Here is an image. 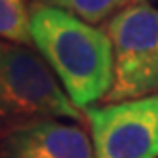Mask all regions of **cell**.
Masks as SVG:
<instances>
[{
	"instance_id": "obj_1",
	"label": "cell",
	"mask_w": 158,
	"mask_h": 158,
	"mask_svg": "<svg viewBox=\"0 0 158 158\" xmlns=\"http://www.w3.org/2000/svg\"><path fill=\"white\" fill-rule=\"evenodd\" d=\"M31 29L35 48L78 109L84 110L107 97L114 78V55L105 29L36 2L31 8Z\"/></svg>"
},
{
	"instance_id": "obj_2",
	"label": "cell",
	"mask_w": 158,
	"mask_h": 158,
	"mask_svg": "<svg viewBox=\"0 0 158 158\" xmlns=\"http://www.w3.org/2000/svg\"><path fill=\"white\" fill-rule=\"evenodd\" d=\"M0 109L10 126L42 118L86 122L48 61L32 46L8 40L0 46Z\"/></svg>"
},
{
	"instance_id": "obj_3",
	"label": "cell",
	"mask_w": 158,
	"mask_h": 158,
	"mask_svg": "<svg viewBox=\"0 0 158 158\" xmlns=\"http://www.w3.org/2000/svg\"><path fill=\"white\" fill-rule=\"evenodd\" d=\"M105 32L112 44L114 78L103 101L158 94V8L149 0L135 2L112 15Z\"/></svg>"
},
{
	"instance_id": "obj_4",
	"label": "cell",
	"mask_w": 158,
	"mask_h": 158,
	"mask_svg": "<svg viewBox=\"0 0 158 158\" xmlns=\"http://www.w3.org/2000/svg\"><path fill=\"white\" fill-rule=\"evenodd\" d=\"M94 158H158V94L84 109Z\"/></svg>"
},
{
	"instance_id": "obj_5",
	"label": "cell",
	"mask_w": 158,
	"mask_h": 158,
	"mask_svg": "<svg viewBox=\"0 0 158 158\" xmlns=\"http://www.w3.org/2000/svg\"><path fill=\"white\" fill-rule=\"evenodd\" d=\"M2 158H94V143L78 122L29 120L4 131Z\"/></svg>"
},
{
	"instance_id": "obj_6",
	"label": "cell",
	"mask_w": 158,
	"mask_h": 158,
	"mask_svg": "<svg viewBox=\"0 0 158 158\" xmlns=\"http://www.w3.org/2000/svg\"><path fill=\"white\" fill-rule=\"evenodd\" d=\"M29 0H0V35L4 40L35 46Z\"/></svg>"
},
{
	"instance_id": "obj_7",
	"label": "cell",
	"mask_w": 158,
	"mask_h": 158,
	"mask_svg": "<svg viewBox=\"0 0 158 158\" xmlns=\"http://www.w3.org/2000/svg\"><path fill=\"white\" fill-rule=\"evenodd\" d=\"M35 2L65 10L92 25H99L103 21H109L120 10L141 0H35Z\"/></svg>"
}]
</instances>
